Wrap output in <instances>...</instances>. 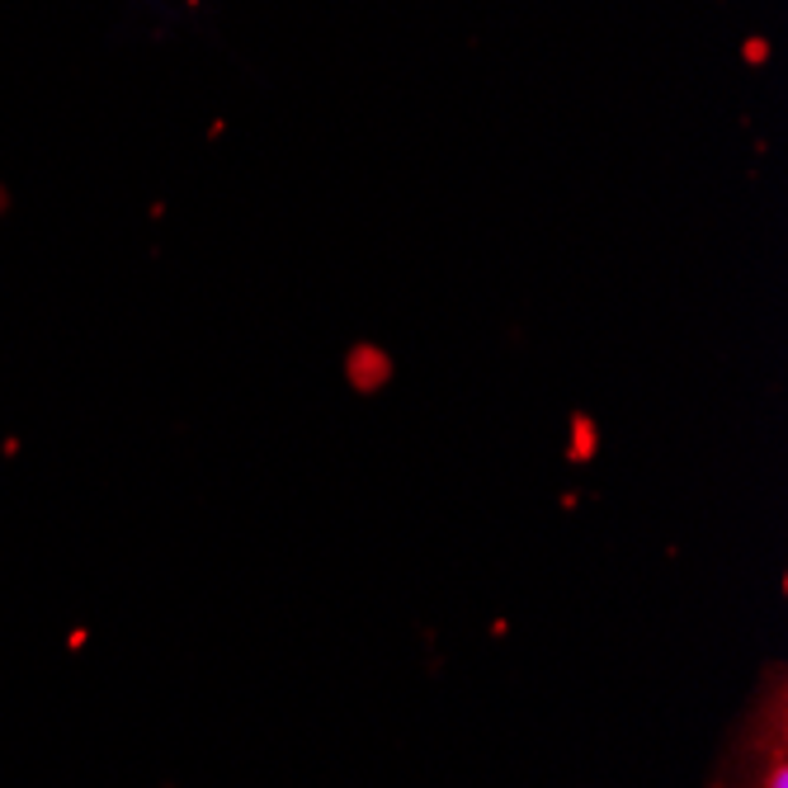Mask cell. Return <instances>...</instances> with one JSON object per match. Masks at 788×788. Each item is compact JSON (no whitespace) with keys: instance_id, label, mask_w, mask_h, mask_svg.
Listing matches in <instances>:
<instances>
[{"instance_id":"3","label":"cell","mask_w":788,"mask_h":788,"mask_svg":"<svg viewBox=\"0 0 788 788\" xmlns=\"http://www.w3.org/2000/svg\"><path fill=\"white\" fill-rule=\"evenodd\" d=\"M741 52H747V66H765L769 62V43L765 38H747V48Z\"/></svg>"},{"instance_id":"2","label":"cell","mask_w":788,"mask_h":788,"mask_svg":"<svg viewBox=\"0 0 788 788\" xmlns=\"http://www.w3.org/2000/svg\"><path fill=\"white\" fill-rule=\"evenodd\" d=\"M599 458V425L591 411H571L567 421V463L571 468H585Z\"/></svg>"},{"instance_id":"1","label":"cell","mask_w":788,"mask_h":788,"mask_svg":"<svg viewBox=\"0 0 788 788\" xmlns=\"http://www.w3.org/2000/svg\"><path fill=\"white\" fill-rule=\"evenodd\" d=\"M340 374H345L354 397H378V392L392 388L397 360L383 345H374V340H354L345 350V360H340Z\"/></svg>"},{"instance_id":"4","label":"cell","mask_w":788,"mask_h":788,"mask_svg":"<svg viewBox=\"0 0 788 788\" xmlns=\"http://www.w3.org/2000/svg\"><path fill=\"white\" fill-rule=\"evenodd\" d=\"M85 642H90V633H85V628H76V633H71V638H66V647H71V652H81V647H85Z\"/></svg>"}]
</instances>
